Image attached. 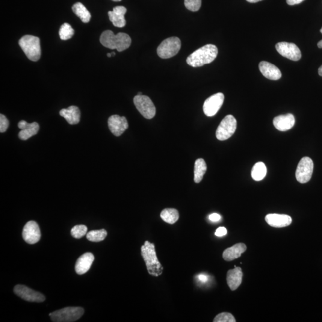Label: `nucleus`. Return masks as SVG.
I'll use <instances>...</instances> for the list:
<instances>
[{"instance_id":"35","label":"nucleus","mask_w":322,"mask_h":322,"mask_svg":"<svg viewBox=\"0 0 322 322\" xmlns=\"http://www.w3.org/2000/svg\"><path fill=\"white\" fill-rule=\"evenodd\" d=\"M221 218L220 215L216 213L212 214L209 216V220L212 221V222H217V221L221 220Z\"/></svg>"},{"instance_id":"26","label":"nucleus","mask_w":322,"mask_h":322,"mask_svg":"<svg viewBox=\"0 0 322 322\" xmlns=\"http://www.w3.org/2000/svg\"><path fill=\"white\" fill-rule=\"evenodd\" d=\"M206 170H207V166L204 159H197L194 166V182L197 183L201 182Z\"/></svg>"},{"instance_id":"45","label":"nucleus","mask_w":322,"mask_h":322,"mask_svg":"<svg viewBox=\"0 0 322 322\" xmlns=\"http://www.w3.org/2000/svg\"><path fill=\"white\" fill-rule=\"evenodd\" d=\"M320 32H321V33L322 34V28L321 29Z\"/></svg>"},{"instance_id":"34","label":"nucleus","mask_w":322,"mask_h":322,"mask_svg":"<svg viewBox=\"0 0 322 322\" xmlns=\"http://www.w3.org/2000/svg\"><path fill=\"white\" fill-rule=\"evenodd\" d=\"M227 229L225 228V227H220L219 228H218L217 229L216 232H215V235L217 236H218V237H221V236L226 235L227 234Z\"/></svg>"},{"instance_id":"39","label":"nucleus","mask_w":322,"mask_h":322,"mask_svg":"<svg viewBox=\"0 0 322 322\" xmlns=\"http://www.w3.org/2000/svg\"><path fill=\"white\" fill-rule=\"evenodd\" d=\"M319 75L322 76V65L318 69Z\"/></svg>"},{"instance_id":"30","label":"nucleus","mask_w":322,"mask_h":322,"mask_svg":"<svg viewBox=\"0 0 322 322\" xmlns=\"http://www.w3.org/2000/svg\"><path fill=\"white\" fill-rule=\"evenodd\" d=\"M185 7L193 12L199 11L202 5V0H185Z\"/></svg>"},{"instance_id":"12","label":"nucleus","mask_w":322,"mask_h":322,"mask_svg":"<svg viewBox=\"0 0 322 322\" xmlns=\"http://www.w3.org/2000/svg\"><path fill=\"white\" fill-rule=\"evenodd\" d=\"M276 48L279 54L290 60L298 61L301 58L300 50L294 43L280 42L276 44Z\"/></svg>"},{"instance_id":"23","label":"nucleus","mask_w":322,"mask_h":322,"mask_svg":"<svg viewBox=\"0 0 322 322\" xmlns=\"http://www.w3.org/2000/svg\"><path fill=\"white\" fill-rule=\"evenodd\" d=\"M59 115L65 118L70 124H77L80 121L81 112L77 106H71L67 109H62Z\"/></svg>"},{"instance_id":"1","label":"nucleus","mask_w":322,"mask_h":322,"mask_svg":"<svg viewBox=\"0 0 322 322\" xmlns=\"http://www.w3.org/2000/svg\"><path fill=\"white\" fill-rule=\"evenodd\" d=\"M218 53L217 47L214 44H206L189 55L186 62L192 67H201L213 62Z\"/></svg>"},{"instance_id":"13","label":"nucleus","mask_w":322,"mask_h":322,"mask_svg":"<svg viewBox=\"0 0 322 322\" xmlns=\"http://www.w3.org/2000/svg\"><path fill=\"white\" fill-rule=\"evenodd\" d=\"M22 236L25 242L29 244L37 243L41 238L39 226L34 221H29L23 230Z\"/></svg>"},{"instance_id":"16","label":"nucleus","mask_w":322,"mask_h":322,"mask_svg":"<svg viewBox=\"0 0 322 322\" xmlns=\"http://www.w3.org/2000/svg\"><path fill=\"white\" fill-rule=\"evenodd\" d=\"M262 74L270 80H279L282 77V73L278 67L267 61H262L259 64Z\"/></svg>"},{"instance_id":"27","label":"nucleus","mask_w":322,"mask_h":322,"mask_svg":"<svg viewBox=\"0 0 322 322\" xmlns=\"http://www.w3.org/2000/svg\"><path fill=\"white\" fill-rule=\"evenodd\" d=\"M161 218L165 222L168 224H173L176 222L179 218L178 211L176 209L167 208L164 209L160 214Z\"/></svg>"},{"instance_id":"24","label":"nucleus","mask_w":322,"mask_h":322,"mask_svg":"<svg viewBox=\"0 0 322 322\" xmlns=\"http://www.w3.org/2000/svg\"><path fill=\"white\" fill-rule=\"evenodd\" d=\"M267 169L263 162H258L254 165L251 171V177L255 181H261L266 176Z\"/></svg>"},{"instance_id":"31","label":"nucleus","mask_w":322,"mask_h":322,"mask_svg":"<svg viewBox=\"0 0 322 322\" xmlns=\"http://www.w3.org/2000/svg\"><path fill=\"white\" fill-rule=\"evenodd\" d=\"M87 227L85 225H76L71 230V235L73 238L80 239L87 234Z\"/></svg>"},{"instance_id":"22","label":"nucleus","mask_w":322,"mask_h":322,"mask_svg":"<svg viewBox=\"0 0 322 322\" xmlns=\"http://www.w3.org/2000/svg\"><path fill=\"white\" fill-rule=\"evenodd\" d=\"M247 250V246L243 243L236 244L224 251L223 257L226 261H232L240 257L241 254Z\"/></svg>"},{"instance_id":"5","label":"nucleus","mask_w":322,"mask_h":322,"mask_svg":"<svg viewBox=\"0 0 322 322\" xmlns=\"http://www.w3.org/2000/svg\"><path fill=\"white\" fill-rule=\"evenodd\" d=\"M84 313L80 307H69L50 313V317L55 322H72L78 320Z\"/></svg>"},{"instance_id":"28","label":"nucleus","mask_w":322,"mask_h":322,"mask_svg":"<svg viewBox=\"0 0 322 322\" xmlns=\"http://www.w3.org/2000/svg\"><path fill=\"white\" fill-rule=\"evenodd\" d=\"M75 34L74 29L69 23H64L59 29V37L62 40H67L71 38Z\"/></svg>"},{"instance_id":"7","label":"nucleus","mask_w":322,"mask_h":322,"mask_svg":"<svg viewBox=\"0 0 322 322\" xmlns=\"http://www.w3.org/2000/svg\"><path fill=\"white\" fill-rule=\"evenodd\" d=\"M237 121L232 115H227L221 121L216 131V137L218 140L224 141L231 137L236 129Z\"/></svg>"},{"instance_id":"40","label":"nucleus","mask_w":322,"mask_h":322,"mask_svg":"<svg viewBox=\"0 0 322 322\" xmlns=\"http://www.w3.org/2000/svg\"><path fill=\"white\" fill-rule=\"evenodd\" d=\"M318 46L319 48H320V49L322 48V40L319 41V42L318 43Z\"/></svg>"},{"instance_id":"18","label":"nucleus","mask_w":322,"mask_h":322,"mask_svg":"<svg viewBox=\"0 0 322 322\" xmlns=\"http://www.w3.org/2000/svg\"><path fill=\"white\" fill-rule=\"evenodd\" d=\"M94 261V256L91 253H86L79 257L75 265L76 273L82 275L90 269Z\"/></svg>"},{"instance_id":"9","label":"nucleus","mask_w":322,"mask_h":322,"mask_svg":"<svg viewBox=\"0 0 322 322\" xmlns=\"http://www.w3.org/2000/svg\"><path fill=\"white\" fill-rule=\"evenodd\" d=\"M313 171V162L311 158L304 157L298 163L295 176L298 182L306 183L311 179Z\"/></svg>"},{"instance_id":"36","label":"nucleus","mask_w":322,"mask_h":322,"mask_svg":"<svg viewBox=\"0 0 322 322\" xmlns=\"http://www.w3.org/2000/svg\"><path fill=\"white\" fill-rule=\"evenodd\" d=\"M304 0H286V2L289 5H294L300 4Z\"/></svg>"},{"instance_id":"29","label":"nucleus","mask_w":322,"mask_h":322,"mask_svg":"<svg viewBox=\"0 0 322 322\" xmlns=\"http://www.w3.org/2000/svg\"><path fill=\"white\" fill-rule=\"evenodd\" d=\"M107 234L105 229L92 230L87 233V238L90 241L98 242L104 240Z\"/></svg>"},{"instance_id":"14","label":"nucleus","mask_w":322,"mask_h":322,"mask_svg":"<svg viewBox=\"0 0 322 322\" xmlns=\"http://www.w3.org/2000/svg\"><path fill=\"white\" fill-rule=\"evenodd\" d=\"M108 123L111 132L116 137L120 136L128 128V123L126 117L118 115H113L109 117Z\"/></svg>"},{"instance_id":"43","label":"nucleus","mask_w":322,"mask_h":322,"mask_svg":"<svg viewBox=\"0 0 322 322\" xmlns=\"http://www.w3.org/2000/svg\"><path fill=\"white\" fill-rule=\"evenodd\" d=\"M112 56H114L115 55V53L114 52L111 53Z\"/></svg>"},{"instance_id":"8","label":"nucleus","mask_w":322,"mask_h":322,"mask_svg":"<svg viewBox=\"0 0 322 322\" xmlns=\"http://www.w3.org/2000/svg\"><path fill=\"white\" fill-rule=\"evenodd\" d=\"M135 107L146 119H152L156 114V108L148 96L137 95L134 99Z\"/></svg>"},{"instance_id":"15","label":"nucleus","mask_w":322,"mask_h":322,"mask_svg":"<svg viewBox=\"0 0 322 322\" xmlns=\"http://www.w3.org/2000/svg\"><path fill=\"white\" fill-rule=\"evenodd\" d=\"M18 127L21 131L19 134L20 140H27L34 135H36L39 131L40 126L37 122L28 123L25 120L20 121Z\"/></svg>"},{"instance_id":"44","label":"nucleus","mask_w":322,"mask_h":322,"mask_svg":"<svg viewBox=\"0 0 322 322\" xmlns=\"http://www.w3.org/2000/svg\"><path fill=\"white\" fill-rule=\"evenodd\" d=\"M138 95H143V94H142V93L140 92V93H138Z\"/></svg>"},{"instance_id":"2","label":"nucleus","mask_w":322,"mask_h":322,"mask_svg":"<svg viewBox=\"0 0 322 322\" xmlns=\"http://www.w3.org/2000/svg\"><path fill=\"white\" fill-rule=\"evenodd\" d=\"M100 41L103 46L110 49H117L120 52L128 49L132 42L131 38L129 35L123 32L115 35L110 30L103 32Z\"/></svg>"},{"instance_id":"3","label":"nucleus","mask_w":322,"mask_h":322,"mask_svg":"<svg viewBox=\"0 0 322 322\" xmlns=\"http://www.w3.org/2000/svg\"><path fill=\"white\" fill-rule=\"evenodd\" d=\"M141 251L149 274L155 277L161 276L163 272V267L158 261L154 244L145 241L141 246Z\"/></svg>"},{"instance_id":"38","label":"nucleus","mask_w":322,"mask_h":322,"mask_svg":"<svg viewBox=\"0 0 322 322\" xmlns=\"http://www.w3.org/2000/svg\"><path fill=\"white\" fill-rule=\"evenodd\" d=\"M246 1L250 3H256V2L261 1L262 0H246Z\"/></svg>"},{"instance_id":"6","label":"nucleus","mask_w":322,"mask_h":322,"mask_svg":"<svg viewBox=\"0 0 322 322\" xmlns=\"http://www.w3.org/2000/svg\"><path fill=\"white\" fill-rule=\"evenodd\" d=\"M181 48V41L178 37H173L167 38L161 43L157 49L159 57L168 59L176 55Z\"/></svg>"},{"instance_id":"19","label":"nucleus","mask_w":322,"mask_h":322,"mask_svg":"<svg viewBox=\"0 0 322 322\" xmlns=\"http://www.w3.org/2000/svg\"><path fill=\"white\" fill-rule=\"evenodd\" d=\"M265 221L271 227L282 228L290 225L292 218L285 214H270L265 217Z\"/></svg>"},{"instance_id":"21","label":"nucleus","mask_w":322,"mask_h":322,"mask_svg":"<svg viewBox=\"0 0 322 322\" xmlns=\"http://www.w3.org/2000/svg\"><path fill=\"white\" fill-rule=\"evenodd\" d=\"M243 273L240 267L235 265V268L228 271L227 274V283L232 291H235L241 285Z\"/></svg>"},{"instance_id":"20","label":"nucleus","mask_w":322,"mask_h":322,"mask_svg":"<svg viewBox=\"0 0 322 322\" xmlns=\"http://www.w3.org/2000/svg\"><path fill=\"white\" fill-rule=\"evenodd\" d=\"M127 12V9L123 6H117L113 8V11H109V20L112 24L118 28H123L126 24L124 15Z\"/></svg>"},{"instance_id":"17","label":"nucleus","mask_w":322,"mask_h":322,"mask_svg":"<svg viewBox=\"0 0 322 322\" xmlns=\"http://www.w3.org/2000/svg\"><path fill=\"white\" fill-rule=\"evenodd\" d=\"M295 123V117L291 114L281 115L274 118L273 124L277 130L286 131L294 127Z\"/></svg>"},{"instance_id":"4","label":"nucleus","mask_w":322,"mask_h":322,"mask_svg":"<svg viewBox=\"0 0 322 322\" xmlns=\"http://www.w3.org/2000/svg\"><path fill=\"white\" fill-rule=\"evenodd\" d=\"M19 44L29 60L34 62L39 60L41 54L39 38L26 35L20 38Z\"/></svg>"},{"instance_id":"10","label":"nucleus","mask_w":322,"mask_h":322,"mask_svg":"<svg viewBox=\"0 0 322 322\" xmlns=\"http://www.w3.org/2000/svg\"><path fill=\"white\" fill-rule=\"evenodd\" d=\"M14 292L17 296L29 302L41 303L46 299L43 294L25 285H16L14 287Z\"/></svg>"},{"instance_id":"42","label":"nucleus","mask_w":322,"mask_h":322,"mask_svg":"<svg viewBox=\"0 0 322 322\" xmlns=\"http://www.w3.org/2000/svg\"><path fill=\"white\" fill-rule=\"evenodd\" d=\"M112 1L114 2H119L121 1V0H112Z\"/></svg>"},{"instance_id":"25","label":"nucleus","mask_w":322,"mask_h":322,"mask_svg":"<svg viewBox=\"0 0 322 322\" xmlns=\"http://www.w3.org/2000/svg\"><path fill=\"white\" fill-rule=\"evenodd\" d=\"M72 10L76 16L81 19L82 22L88 23L91 19V14L86 7L81 2H77L73 5Z\"/></svg>"},{"instance_id":"32","label":"nucleus","mask_w":322,"mask_h":322,"mask_svg":"<svg viewBox=\"0 0 322 322\" xmlns=\"http://www.w3.org/2000/svg\"><path fill=\"white\" fill-rule=\"evenodd\" d=\"M214 322H235V318L231 313L227 312L221 313L216 316Z\"/></svg>"},{"instance_id":"37","label":"nucleus","mask_w":322,"mask_h":322,"mask_svg":"<svg viewBox=\"0 0 322 322\" xmlns=\"http://www.w3.org/2000/svg\"><path fill=\"white\" fill-rule=\"evenodd\" d=\"M198 279L200 281H201L203 283H206L208 281V277L205 275V274H199L198 276Z\"/></svg>"},{"instance_id":"11","label":"nucleus","mask_w":322,"mask_h":322,"mask_svg":"<svg viewBox=\"0 0 322 322\" xmlns=\"http://www.w3.org/2000/svg\"><path fill=\"white\" fill-rule=\"evenodd\" d=\"M224 100V96L221 93L215 94L206 99L203 106V112L206 116H214L222 106Z\"/></svg>"},{"instance_id":"41","label":"nucleus","mask_w":322,"mask_h":322,"mask_svg":"<svg viewBox=\"0 0 322 322\" xmlns=\"http://www.w3.org/2000/svg\"><path fill=\"white\" fill-rule=\"evenodd\" d=\"M107 56H108V57H109V58H111V56H112L111 53H108V54H107Z\"/></svg>"},{"instance_id":"33","label":"nucleus","mask_w":322,"mask_h":322,"mask_svg":"<svg viewBox=\"0 0 322 322\" xmlns=\"http://www.w3.org/2000/svg\"><path fill=\"white\" fill-rule=\"evenodd\" d=\"M9 126V121L3 114H0V132L3 133L7 130Z\"/></svg>"}]
</instances>
